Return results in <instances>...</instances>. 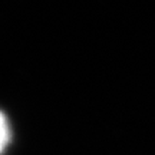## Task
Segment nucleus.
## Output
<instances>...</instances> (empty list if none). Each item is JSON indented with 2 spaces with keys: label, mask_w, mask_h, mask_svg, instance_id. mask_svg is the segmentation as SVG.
I'll return each mask as SVG.
<instances>
[{
  "label": "nucleus",
  "mask_w": 155,
  "mask_h": 155,
  "mask_svg": "<svg viewBox=\"0 0 155 155\" xmlns=\"http://www.w3.org/2000/svg\"><path fill=\"white\" fill-rule=\"evenodd\" d=\"M10 139H12V131L9 121H7V116L0 111V155L6 151Z\"/></svg>",
  "instance_id": "f257e3e1"
}]
</instances>
